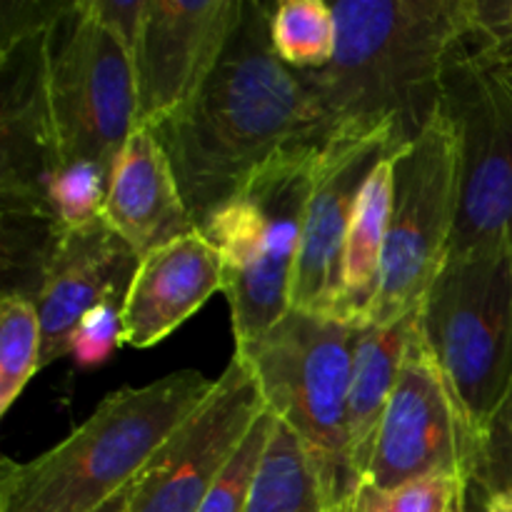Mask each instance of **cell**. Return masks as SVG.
Here are the masks:
<instances>
[{
	"label": "cell",
	"instance_id": "obj_1",
	"mask_svg": "<svg viewBox=\"0 0 512 512\" xmlns=\"http://www.w3.org/2000/svg\"><path fill=\"white\" fill-rule=\"evenodd\" d=\"M273 10L275 3L243 0V15L198 93L153 128L200 233L270 158L300 143H325L333 130L298 70L275 53Z\"/></svg>",
	"mask_w": 512,
	"mask_h": 512
},
{
	"label": "cell",
	"instance_id": "obj_2",
	"mask_svg": "<svg viewBox=\"0 0 512 512\" xmlns=\"http://www.w3.org/2000/svg\"><path fill=\"white\" fill-rule=\"evenodd\" d=\"M335 55L300 73L330 128L390 120L410 143L443 105V78L475 0H333Z\"/></svg>",
	"mask_w": 512,
	"mask_h": 512
},
{
	"label": "cell",
	"instance_id": "obj_3",
	"mask_svg": "<svg viewBox=\"0 0 512 512\" xmlns=\"http://www.w3.org/2000/svg\"><path fill=\"white\" fill-rule=\"evenodd\" d=\"M215 380L180 370L108 395L83 425L28 463L3 458L0 512H95L138 480Z\"/></svg>",
	"mask_w": 512,
	"mask_h": 512
},
{
	"label": "cell",
	"instance_id": "obj_4",
	"mask_svg": "<svg viewBox=\"0 0 512 512\" xmlns=\"http://www.w3.org/2000/svg\"><path fill=\"white\" fill-rule=\"evenodd\" d=\"M508 5L475 0L443 78L460 143V215L448 258L512 248V25Z\"/></svg>",
	"mask_w": 512,
	"mask_h": 512
},
{
	"label": "cell",
	"instance_id": "obj_5",
	"mask_svg": "<svg viewBox=\"0 0 512 512\" xmlns=\"http://www.w3.org/2000/svg\"><path fill=\"white\" fill-rule=\"evenodd\" d=\"M320 148L300 143L270 158L203 230L223 260L235 345L263 335L290 310Z\"/></svg>",
	"mask_w": 512,
	"mask_h": 512
},
{
	"label": "cell",
	"instance_id": "obj_6",
	"mask_svg": "<svg viewBox=\"0 0 512 512\" xmlns=\"http://www.w3.org/2000/svg\"><path fill=\"white\" fill-rule=\"evenodd\" d=\"M360 328L290 308L235 353L265 405L305 443L333 508L360 488L348 460V393Z\"/></svg>",
	"mask_w": 512,
	"mask_h": 512
},
{
	"label": "cell",
	"instance_id": "obj_7",
	"mask_svg": "<svg viewBox=\"0 0 512 512\" xmlns=\"http://www.w3.org/2000/svg\"><path fill=\"white\" fill-rule=\"evenodd\" d=\"M418 323L478 443L512 380V248L448 258Z\"/></svg>",
	"mask_w": 512,
	"mask_h": 512
},
{
	"label": "cell",
	"instance_id": "obj_8",
	"mask_svg": "<svg viewBox=\"0 0 512 512\" xmlns=\"http://www.w3.org/2000/svg\"><path fill=\"white\" fill-rule=\"evenodd\" d=\"M460 215V143L440 105L393 165V208L380 293L368 325H395L423 308L448 263Z\"/></svg>",
	"mask_w": 512,
	"mask_h": 512
},
{
	"label": "cell",
	"instance_id": "obj_9",
	"mask_svg": "<svg viewBox=\"0 0 512 512\" xmlns=\"http://www.w3.org/2000/svg\"><path fill=\"white\" fill-rule=\"evenodd\" d=\"M48 95L63 165L113 173L138 128L133 53L93 13L73 0L48 35Z\"/></svg>",
	"mask_w": 512,
	"mask_h": 512
},
{
	"label": "cell",
	"instance_id": "obj_10",
	"mask_svg": "<svg viewBox=\"0 0 512 512\" xmlns=\"http://www.w3.org/2000/svg\"><path fill=\"white\" fill-rule=\"evenodd\" d=\"M390 120H350L330 130L315 165L305 210L290 308L335 318L343 290V255L355 205L370 173L405 148Z\"/></svg>",
	"mask_w": 512,
	"mask_h": 512
},
{
	"label": "cell",
	"instance_id": "obj_11",
	"mask_svg": "<svg viewBox=\"0 0 512 512\" xmlns=\"http://www.w3.org/2000/svg\"><path fill=\"white\" fill-rule=\"evenodd\" d=\"M473 460V428L430 355L418 323L380 425L365 483L385 493L425 478H460L470 483Z\"/></svg>",
	"mask_w": 512,
	"mask_h": 512
},
{
	"label": "cell",
	"instance_id": "obj_12",
	"mask_svg": "<svg viewBox=\"0 0 512 512\" xmlns=\"http://www.w3.org/2000/svg\"><path fill=\"white\" fill-rule=\"evenodd\" d=\"M265 408L253 373L235 353L208 398L138 475L128 512H200L215 478Z\"/></svg>",
	"mask_w": 512,
	"mask_h": 512
},
{
	"label": "cell",
	"instance_id": "obj_13",
	"mask_svg": "<svg viewBox=\"0 0 512 512\" xmlns=\"http://www.w3.org/2000/svg\"><path fill=\"white\" fill-rule=\"evenodd\" d=\"M50 28L0 48V208L10 218L55 223L50 190L63 168V150L48 95Z\"/></svg>",
	"mask_w": 512,
	"mask_h": 512
},
{
	"label": "cell",
	"instance_id": "obj_14",
	"mask_svg": "<svg viewBox=\"0 0 512 512\" xmlns=\"http://www.w3.org/2000/svg\"><path fill=\"white\" fill-rule=\"evenodd\" d=\"M240 15L243 0H145L133 50L138 125L155 128L193 100Z\"/></svg>",
	"mask_w": 512,
	"mask_h": 512
},
{
	"label": "cell",
	"instance_id": "obj_15",
	"mask_svg": "<svg viewBox=\"0 0 512 512\" xmlns=\"http://www.w3.org/2000/svg\"><path fill=\"white\" fill-rule=\"evenodd\" d=\"M138 263V253L103 220L60 233L35 295L43 325V368L70 355L75 328L95 305L128 293Z\"/></svg>",
	"mask_w": 512,
	"mask_h": 512
},
{
	"label": "cell",
	"instance_id": "obj_16",
	"mask_svg": "<svg viewBox=\"0 0 512 512\" xmlns=\"http://www.w3.org/2000/svg\"><path fill=\"white\" fill-rule=\"evenodd\" d=\"M223 290V260L200 230L143 255L123 303L125 343L153 348Z\"/></svg>",
	"mask_w": 512,
	"mask_h": 512
},
{
	"label": "cell",
	"instance_id": "obj_17",
	"mask_svg": "<svg viewBox=\"0 0 512 512\" xmlns=\"http://www.w3.org/2000/svg\"><path fill=\"white\" fill-rule=\"evenodd\" d=\"M103 223L138 253L195 233L173 165L148 125H138L120 150L103 203Z\"/></svg>",
	"mask_w": 512,
	"mask_h": 512
},
{
	"label": "cell",
	"instance_id": "obj_18",
	"mask_svg": "<svg viewBox=\"0 0 512 512\" xmlns=\"http://www.w3.org/2000/svg\"><path fill=\"white\" fill-rule=\"evenodd\" d=\"M418 313L395 325H365L353 353L348 393V460L360 485L368 480L380 425L393 398Z\"/></svg>",
	"mask_w": 512,
	"mask_h": 512
},
{
	"label": "cell",
	"instance_id": "obj_19",
	"mask_svg": "<svg viewBox=\"0 0 512 512\" xmlns=\"http://www.w3.org/2000/svg\"><path fill=\"white\" fill-rule=\"evenodd\" d=\"M393 165L395 155L385 158L370 173L348 230L343 255V290L335 318L365 328L373 315L380 293L385 240H388L390 208H393Z\"/></svg>",
	"mask_w": 512,
	"mask_h": 512
},
{
	"label": "cell",
	"instance_id": "obj_20",
	"mask_svg": "<svg viewBox=\"0 0 512 512\" xmlns=\"http://www.w3.org/2000/svg\"><path fill=\"white\" fill-rule=\"evenodd\" d=\"M245 512H333L308 448L278 418Z\"/></svg>",
	"mask_w": 512,
	"mask_h": 512
},
{
	"label": "cell",
	"instance_id": "obj_21",
	"mask_svg": "<svg viewBox=\"0 0 512 512\" xmlns=\"http://www.w3.org/2000/svg\"><path fill=\"white\" fill-rule=\"evenodd\" d=\"M270 40L288 68L298 73L323 70L333 60L338 25L325 0H285L270 20Z\"/></svg>",
	"mask_w": 512,
	"mask_h": 512
},
{
	"label": "cell",
	"instance_id": "obj_22",
	"mask_svg": "<svg viewBox=\"0 0 512 512\" xmlns=\"http://www.w3.org/2000/svg\"><path fill=\"white\" fill-rule=\"evenodd\" d=\"M43 353V325L35 300L18 293L0 298V415L20 398L38 373Z\"/></svg>",
	"mask_w": 512,
	"mask_h": 512
},
{
	"label": "cell",
	"instance_id": "obj_23",
	"mask_svg": "<svg viewBox=\"0 0 512 512\" xmlns=\"http://www.w3.org/2000/svg\"><path fill=\"white\" fill-rule=\"evenodd\" d=\"M273 425L275 415L265 408L253 428L248 430L243 443L230 455L225 468L220 470L200 512H245L258 470L263 465L265 450H268L270 435H273Z\"/></svg>",
	"mask_w": 512,
	"mask_h": 512
},
{
	"label": "cell",
	"instance_id": "obj_24",
	"mask_svg": "<svg viewBox=\"0 0 512 512\" xmlns=\"http://www.w3.org/2000/svg\"><path fill=\"white\" fill-rule=\"evenodd\" d=\"M470 485L490 495L512 493V380L478 433Z\"/></svg>",
	"mask_w": 512,
	"mask_h": 512
},
{
	"label": "cell",
	"instance_id": "obj_25",
	"mask_svg": "<svg viewBox=\"0 0 512 512\" xmlns=\"http://www.w3.org/2000/svg\"><path fill=\"white\" fill-rule=\"evenodd\" d=\"M123 303L125 295L105 298L80 320L70 340V355L78 368H98L115 353L118 345L125 343Z\"/></svg>",
	"mask_w": 512,
	"mask_h": 512
},
{
	"label": "cell",
	"instance_id": "obj_26",
	"mask_svg": "<svg viewBox=\"0 0 512 512\" xmlns=\"http://www.w3.org/2000/svg\"><path fill=\"white\" fill-rule=\"evenodd\" d=\"M468 480L425 478L393 490L395 512H460L468 505Z\"/></svg>",
	"mask_w": 512,
	"mask_h": 512
},
{
	"label": "cell",
	"instance_id": "obj_27",
	"mask_svg": "<svg viewBox=\"0 0 512 512\" xmlns=\"http://www.w3.org/2000/svg\"><path fill=\"white\" fill-rule=\"evenodd\" d=\"M90 8L133 53L140 25H143L145 0H130V3H125V0H90Z\"/></svg>",
	"mask_w": 512,
	"mask_h": 512
},
{
	"label": "cell",
	"instance_id": "obj_28",
	"mask_svg": "<svg viewBox=\"0 0 512 512\" xmlns=\"http://www.w3.org/2000/svg\"><path fill=\"white\" fill-rule=\"evenodd\" d=\"M333 512H395L393 498L385 490H378L375 485L363 483L358 490L340 500Z\"/></svg>",
	"mask_w": 512,
	"mask_h": 512
},
{
	"label": "cell",
	"instance_id": "obj_29",
	"mask_svg": "<svg viewBox=\"0 0 512 512\" xmlns=\"http://www.w3.org/2000/svg\"><path fill=\"white\" fill-rule=\"evenodd\" d=\"M133 485H128V488L123 490V493L115 495L113 500H108V503L103 505V508H98L95 512H128V505H130V495H133Z\"/></svg>",
	"mask_w": 512,
	"mask_h": 512
},
{
	"label": "cell",
	"instance_id": "obj_30",
	"mask_svg": "<svg viewBox=\"0 0 512 512\" xmlns=\"http://www.w3.org/2000/svg\"><path fill=\"white\" fill-rule=\"evenodd\" d=\"M483 512H512V493L483 498Z\"/></svg>",
	"mask_w": 512,
	"mask_h": 512
},
{
	"label": "cell",
	"instance_id": "obj_31",
	"mask_svg": "<svg viewBox=\"0 0 512 512\" xmlns=\"http://www.w3.org/2000/svg\"><path fill=\"white\" fill-rule=\"evenodd\" d=\"M508 18H510V25H512V3H510V8H508Z\"/></svg>",
	"mask_w": 512,
	"mask_h": 512
},
{
	"label": "cell",
	"instance_id": "obj_32",
	"mask_svg": "<svg viewBox=\"0 0 512 512\" xmlns=\"http://www.w3.org/2000/svg\"><path fill=\"white\" fill-rule=\"evenodd\" d=\"M460 512H468V505H465V508H463V510H460Z\"/></svg>",
	"mask_w": 512,
	"mask_h": 512
}]
</instances>
